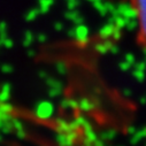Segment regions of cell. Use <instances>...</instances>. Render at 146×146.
<instances>
[{"label":"cell","mask_w":146,"mask_h":146,"mask_svg":"<svg viewBox=\"0 0 146 146\" xmlns=\"http://www.w3.org/2000/svg\"><path fill=\"white\" fill-rule=\"evenodd\" d=\"M129 4L137 17V44L146 51V0H129Z\"/></svg>","instance_id":"1"}]
</instances>
